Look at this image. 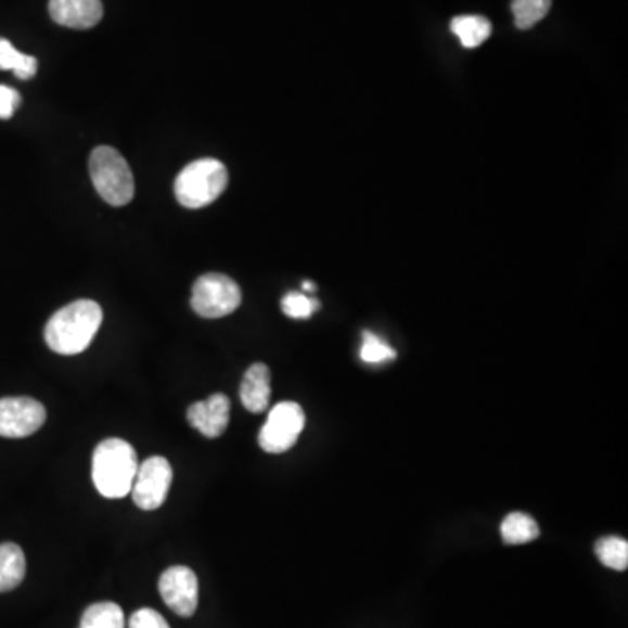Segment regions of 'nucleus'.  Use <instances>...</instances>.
Wrapping results in <instances>:
<instances>
[{
	"instance_id": "1",
	"label": "nucleus",
	"mask_w": 628,
	"mask_h": 628,
	"mask_svg": "<svg viewBox=\"0 0 628 628\" xmlns=\"http://www.w3.org/2000/svg\"><path fill=\"white\" fill-rule=\"evenodd\" d=\"M103 311L94 300L80 299L54 312L44 329L46 344L59 355L72 357L90 346L102 326Z\"/></svg>"
},
{
	"instance_id": "2",
	"label": "nucleus",
	"mask_w": 628,
	"mask_h": 628,
	"mask_svg": "<svg viewBox=\"0 0 628 628\" xmlns=\"http://www.w3.org/2000/svg\"><path fill=\"white\" fill-rule=\"evenodd\" d=\"M139 464V456L128 441L120 438L103 440L93 454L94 487L105 498H125L131 492Z\"/></svg>"
},
{
	"instance_id": "3",
	"label": "nucleus",
	"mask_w": 628,
	"mask_h": 628,
	"mask_svg": "<svg viewBox=\"0 0 628 628\" xmlns=\"http://www.w3.org/2000/svg\"><path fill=\"white\" fill-rule=\"evenodd\" d=\"M228 180V170L220 161L197 159L185 166L175 180V196L185 208H203L222 194Z\"/></svg>"
},
{
	"instance_id": "4",
	"label": "nucleus",
	"mask_w": 628,
	"mask_h": 628,
	"mask_svg": "<svg viewBox=\"0 0 628 628\" xmlns=\"http://www.w3.org/2000/svg\"><path fill=\"white\" fill-rule=\"evenodd\" d=\"M90 174L94 189L108 205L125 206L133 200V174L116 149L105 145L94 149L90 157Z\"/></svg>"
},
{
	"instance_id": "5",
	"label": "nucleus",
	"mask_w": 628,
	"mask_h": 628,
	"mask_svg": "<svg viewBox=\"0 0 628 628\" xmlns=\"http://www.w3.org/2000/svg\"><path fill=\"white\" fill-rule=\"evenodd\" d=\"M241 304V289L236 281L219 272L200 277L192 286L191 306L196 315L208 320L228 317Z\"/></svg>"
},
{
	"instance_id": "6",
	"label": "nucleus",
	"mask_w": 628,
	"mask_h": 628,
	"mask_svg": "<svg viewBox=\"0 0 628 628\" xmlns=\"http://www.w3.org/2000/svg\"><path fill=\"white\" fill-rule=\"evenodd\" d=\"M306 424L303 407L295 401H280L272 407L259 433V444L269 454H283L299 440Z\"/></svg>"
},
{
	"instance_id": "7",
	"label": "nucleus",
	"mask_w": 628,
	"mask_h": 628,
	"mask_svg": "<svg viewBox=\"0 0 628 628\" xmlns=\"http://www.w3.org/2000/svg\"><path fill=\"white\" fill-rule=\"evenodd\" d=\"M171 482H174V470L165 458L152 456L145 459L139 464L133 487H131L134 504L148 512L159 509L170 492Z\"/></svg>"
},
{
	"instance_id": "8",
	"label": "nucleus",
	"mask_w": 628,
	"mask_h": 628,
	"mask_svg": "<svg viewBox=\"0 0 628 628\" xmlns=\"http://www.w3.org/2000/svg\"><path fill=\"white\" fill-rule=\"evenodd\" d=\"M46 409L30 397L0 398V437H30L46 423Z\"/></svg>"
},
{
	"instance_id": "9",
	"label": "nucleus",
	"mask_w": 628,
	"mask_h": 628,
	"mask_svg": "<svg viewBox=\"0 0 628 628\" xmlns=\"http://www.w3.org/2000/svg\"><path fill=\"white\" fill-rule=\"evenodd\" d=\"M159 593L175 615L189 618L196 613L200 599L196 573L185 566L166 569L159 578Z\"/></svg>"
},
{
	"instance_id": "10",
	"label": "nucleus",
	"mask_w": 628,
	"mask_h": 628,
	"mask_svg": "<svg viewBox=\"0 0 628 628\" xmlns=\"http://www.w3.org/2000/svg\"><path fill=\"white\" fill-rule=\"evenodd\" d=\"M231 401L222 393H215L203 401L192 403L188 410V421L206 438H219L229 426Z\"/></svg>"
},
{
	"instance_id": "11",
	"label": "nucleus",
	"mask_w": 628,
	"mask_h": 628,
	"mask_svg": "<svg viewBox=\"0 0 628 628\" xmlns=\"http://www.w3.org/2000/svg\"><path fill=\"white\" fill-rule=\"evenodd\" d=\"M50 14L62 27L85 30L102 20L103 5L100 0H51Z\"/></svg>"
},
{
	"instance_id": "12",
	"label": "nucleus",
	"mask_w": 628,
	"mask_h": 628,
	"mask_svg": "<svg viewBox=\"0 0 628 628\" xmlns=\"http://www.w3.org/2000/svg\"><path fill=\"white\" fill-rule=\"evenodd\" d=\"M240 398L246 410L260 414L268 410L271 400V372L264 363H254L245 372L241 383Z\"/></svg>"
},
{
	"instance_id": "13",
	"label": "nucleus",
	"mask_w": 628,
	"mask_h": 628,
	"mask_svg": "<svg viewBox=\"0 0 628 628\" xmlns=\"http://www.w3.org/2000/svg\"><path fill=\"white\" fill-rule=\"evenodd\" d=\"M25 573L27 561L18 544H0V593L16 589L25 578Z\"/></svg>"
},
{
	"instance_id": "14",
	"label": "nucleus",
	"mask_w": 628,
	"mask_h": 628,
	"mask_svg": "<svg viewBox=\"0 0 628 628\" xmlns=\"http://www.w3.org/2000/svg\"><path fill=\"white\" fill-rule=\"evenodd\" d=\"M450 28L459 37L461 44L464 48H469V50L484 44L489 39L490 31H492V25H490L489 20L478 16V14L456 16L450 23Z\"/></svg>"
},
{
	"instance_id": "15",
	"label": "nucleus",
	"mask_w": 628,
	"mask_h": 628,
	"mask_svg": "<svg viewBox=\"0 0 628 628\" xmlns=\"http://www.w3.org/2000/svg\"><path fill=\"white\" fill-rule=\"evenodd\" d=\"M501 538L507 544L529 543L539 538V527L527 513H510L501 524Z\"/></svg>"
},
{
	"instance_id": "16",
	"label": "nucleus",
	"mask_w": 628,
	"mask_h": 628,
	"mask_svg": "<svg viewBox=\"0 0 628 628\" xmlns=\"http://www.w3.org/2000/svg\"><path fill=\"white\" fill-rule=\"evenodd\" d=\"M125 613L116 602H97L85 611L79 628H125Z\"/></svg>"
},
{
	"instance_id": "17",
	"label": "nucleus",
	"mask_w": 628,
	"mask_h": 628,
	"mask_svg": "<svg viewBox=\"0 0 628 628\" xmlns=\"http://www.w3.org/2000/svg\"><path fill=\"white\" fill-rule=\"evenodd\" d=\"M0 71H13L18 79H31L37 74V60L20 53L10 40L0 39Z\"/></svg>"
},
{
	"instance_id": "18",
	"label": "nucleus",
	"mask_w": 628,
	"mask_h": 628,
	"mask_svg": "<svg viewBox=\"0 0 628 628\" xmlns=\"http://www.w3.org/2000/svg\"><path fill=\"white\" fill-rule=\"evenodd\" d=\"M552 10V0H512V13L515 25L521 30L538 25Z\"/></svg>"
},
{
	"instance_id": "19",
	"label": "nucleus",
	"mask_w": 628,
	"mask_h": 628,
	"mask_svg": "<svg viewBox=\"0 0 628 628\" xmlns=\"http://www.w3.org/2000/svg\"><path fill=\"white\" fill-rule=\"evenodd\" d=\"M595 553H598L599 561L610 569L625 571L628 567L627 539L618 538V536L599 539L595 543Z\"/></svg>"
},
{
	"instance_id": "20",
	"label": "nucleus",
	"mask_w": 628,
	"mask_h": 628,
	"mask_svg": "<svg viewBox=\"0 0 628 628\" xmlns=\"http://www.w3.org/2000/svg\"><path fill=\"white\" fill-rule=\"evenodd\" d=\"M361 339L360 358L369 366H380L397 358V351L374 332H363Z\"/></svg>"
},
{
	"instance_id": "21",
	"label": "nucleus",
	"mask_w": 628,
	"mask_h": 628,
	"mask_svg": "<svg viewBox=\"0 0 628 628\" xmlns=\"http://www.w3.org/2000/svg\"><path fill=\"white\" fill-rule=\"evenodd\" d=\"M320 309V300L303 292H290L281 299V311L294 320H308Z\"/></svg>"
},
{
	"instance_id": "22",
	"label": "nucleus",
	"mask_w": 628,
	"mask_h": 628,
	"mask_svg": "<svg viewBox=\"0 0 628 628\" xmlns=\"http://www.w3.org/2000/svg\"><path fill=\"white\" fill-rule=\"evenodd\" d=\"M128 628H170V625L157 611L143 607L131 615Z\"/></svg>"
},
{
	"instance_id": "23",
	"label": "nucleus",
	"mask_w": 628,
	"mask_h": 628,
	"mask_svg": "<svg viewBox=\"0 0 628 628\" xmlns=\"http://www.w3.org/2000/svg\"><path fill=\"white\" fill-rule=\"evenodd\" d=\"M22 97L18 91L8 86H0V119H11L14 111L20 107Z\"/></svg>"
},
{
	"instance_id": "24",
	"label": "nucleus",
	"mask_w": 628,
	"mask_h": 628,
	"mask_svg": "<svg viewBox=\"0 0 628 628\" xmlns=\"http://www.w3.org/2000/svg\"><path fill=\"white\" fill-rule=\"evenodd\" d=\"M303 290L304 292H317V285H315V283H311V281H304Z\"/></svg>"
}]
</instances>
